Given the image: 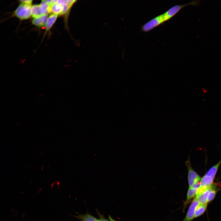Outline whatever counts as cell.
Masks as SVG:
<instances>
[{"mask_svg": "<svg viewBox=\"0 0 221 221\" xmlns=\"http://www.w3.org/2000/svg\"><path fill=\"white\" fill-rule=\"evenodd\" d=\"M217 192L216 185L213 184L212 189L209 193L208 197L207 202L208 204L211 202L214 199L216 196Z\"/></svg>", "mask_w": 221, "mask_h": 221, "instance_id": "5bb4252c", "label": "cell"}, {"mask_svg": "<svg viewBox=\"0 0 221 221\" xmlns=\"http://www.w3.org/2000/svg\"><path fill=\"white\" fill-rule=\"evenodd\" d=\"M81 221H97V219L89 213L82 215L79 214L76 216Z\"/></svg>", "mask_w": 221, "mask_h": 221, "instance_id": "4fadbf2b", "label": "cell"}, {"mask_svg": "<svg viewBox=\"0 0 221 221\" xmlns=\"http://www.w3.org/2000/svg\"><path fill=\"white\" fill-rule=\"evenodd\" d=\"M212 188V185L200 193L196 194L195 197L197 199L200 204H208V197Z\"/></svg>", "mask_w": 221, "mask_h": 221, "instance_id": "ba28073f", "label": "cell"}, {"mask_svg": "<svg viewBox=\"0 0 221 221\" xmlns=\"http://www.w3.org/2000/svg\"><path fill=\"white\" fill-rule=\"evenodd\" d=\"M221 164V159L211 168L201 178L200 186L197 193H200L211 186L219 167Z\"/></svg>", "mask_w": 221, "mask_h": 221, "instance_id": "7a4b0ae2", "label": "cell"}, {"mask_svg": "<svg viewBox=\"0 0 221 221\" xmlns=\"http://www.w3.org/2000/svg\"><path fill=\"white\" fill-rule=\"evenodd\" d=\"M49 6L56 3L57 0H45Z\"/></svg>", "mask_w": 221, "mask_h": 221, "instance_id": "2e32d148", "label": "cell"}, {"mask_svg": "<svg viewBox=\"0 0 221 221\" xmlns=\"http://www.w3.org/2000/svg\"><path fill=\"white\" fill-rule=\"evenodd\" d=\"M199 187L194 186L189 187L187 193L186 199L184 202L183 210L184 211L186 206L195 198L197 192Z\"/></svg>", "mask_w": 221, "mask_h": 221, "instance_id": "52a82bcc", "label": "cell"}, {"mask_svg": "<svg viewBox=\"0 0 221 221\" xmlns=\"http://www.w3.org/2000/svg\"><path fill=\"white\" fill-rule=\"evenodd\" d=\"M200 203L196 198L192 200L187 214L182 221H192L194 218V214L196 209Z\"/></svg>", "mask_w": 221, "mask_h": 221, "instance_id": "8992f818", "label": "cell"}, {"mask_svg": "<svg viewBox=\"0 0 221 221\" xmlns=\"http://www.w3.org/2000/svg\"><path fill=\"white\" fill-rule=\"evenodd\" d=\"M58 15L53 14H51L47 18L46 24L45 26V31L42 40L45 38L46 34L50 30L55 23Z\"/></svg>", "mask_w": 221, "mask_h": 221, "instance_id": "9c48e42d", "label": "cell"}, {"mask_svg": "<svg viewBox=\"0 0 221 221\" xmlns=\"http://www.w3.org/2000/svg\"><path fill=\"white\" fill-rule=\"evenodd\" d=\"M48 17V15H44L40 17L33 18L32 21V24L38 28L45 26Z\"/></svg>", "mask_w": 221, "mask_h": 221, "instance_id": "30bf717a", "label": "cell"}, {"mask_svg": "<svg viewBox=\"0 0 221 221\" xmlns=\"http://www.w3.org/2000/svg\"><path fill=\"white\" fill-rule=\"evenodd\" d=\"M109 218L111 221H117L113 219L110 216H109Z\"/></svg>", "mask_w": 221, "mask_h": 221, "instance_id": "ac0fdd59", "label": "cell"}, {"mask_svg": "<svg viewBox=\"0 0 221 221\" xmlns=\"http://www.w3.org/2000/svg\"><path fill=\"white\" fill-rule=\"evenodd\" d=\"M208 204H199L196 207L194 214V218H197L203 215L206 211Z\"/></svg>", "mask_w": 221, "mask_h": 221, "instance_id": "7c38bea8", "label": "cell"}, {"mask_svg": "<svg viewBox=\"0 0 221 221\" xmlns=\"http://www.w3.org/2000/svg\"><path fill=\"white\" fill-rule=\"evenodd\" d=\"M63 10L62 5L57 2L49 6V13L51 14H55L58 16L62 15Z\"/></svg>", "mask_w": 221, "mask_h": 221, "instance_id": "8fae6325", "label": "cell"}, {"mask_svg": "<svg viewBox=\"0 0 221 221\" xmlns=\"http://www.w3.org/2000/svg\"><path fill=\"white\" fill-rule=\"evenodd\" d=\"M188 171V180L189 187H191L200 182L201 178L191 167L189 159L185 162Z\"/></svg>", "mask_w": 221, "mask_h": 221, "instance_id": "5b68a950", "label": "cell"}, {"mask_svg": "<svg viewBox=\"0 0 221 221\" xmlns=\"http://www.w3.org/2000/svg\"><path fill=\"white\" fill-rule=\"evenodd\" d=\"M31 6L21 3L14 12L13 15L21 20L28 19L31 17Z\"/></svg>", "mask_w": 221, "mask_h": 221, "instance_id": "277c9868", "label": "cell"}, {"mask_svg": "<svg viewBox=\"0 0 221 221\" xmlns=\"http://www.w3.org/2000/svg\"><path fill=\"white\" fill-rule=\"evenodd\" d=\"M179 12L178 8L174 6L165 12L153 18L145 23L142 26L141 29L144 32L149 31L170 20Z\"/></svg>", "mask_w": 221, "mask_h": 221, "instance_id": "6da1fadb", "label": "cell"}, {"mask_svg": "<svg viewBox=\"0 0 221 221\" xmlns=\"http://www.w3.org/2000/svg\"><path fill=\"white\" fill-rule=\"evenodd\" d=\"M49 6L45 0H41L38 4L32 5L31 8V17L33 18L44 15H48L49 13Z\"/></svg>", "mask_w": 221, "mask_h": 221, "instance_id": "3957f363", "label": "cell"}, {"mask_svg": "<svg viewBox=\"0 0 221 221\" xmlns=\"http://www.w3.org/2000/svg\"><path fill=\"white\" fill-rule=\"evenodd\" d=\"M99 218L97 220V221H111L110 220L105 219L103 216L101 215L100 214H99Z\"/></svg>", "mask_w": 221, "mask_h": 221, "instance_id": "e0dca14e", "label": "cell"}, {"mask_svg": "<svg viewBox=\"0 0 221 221\" xmlns=\"http://www.w3.org/2000/svg\"><path fill=\"white\" fill-rule=\"evenodd\" d=\"M73 0V1H74V2H75L76 1V0Z\"/></svg>", "mask_w": 221, "mask_h": 221, "instance_id": "d6986e66", "label": "cell"}, {"mask_svg": "<svg viewBox=\"0 0 221 221\" xmlns=\"http://www.w3.org/2000/svg\"><path fill=\"white\" fill-rule=\"evenodd\" d=\"M33 0H19L21 3L32 6Z\"/></svg>", "mask_w": 221, "mask_h": 221, "instance_id": "9a60e30c", "label": "cell"}]
</instances>
